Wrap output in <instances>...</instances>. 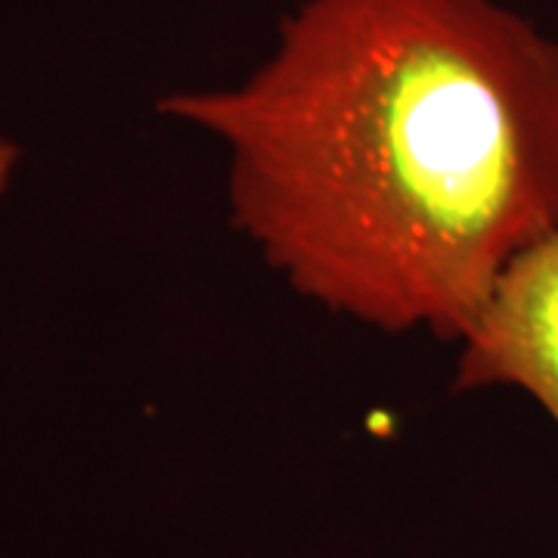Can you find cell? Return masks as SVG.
<instances>
[{
    "label": "cell",
    "mask_w": 558,
    "mask_h": 558,
    "mask_svg": "<svg viewBox=\"0 0 558 558\" xmlns=\"http://www.w3.org/2000/svg\"><path fill=\"white\" fill-rule=\"evenodd\" d=\"M159 112L223 146L299 295L391 336L459 341L558 236V40L497 0H304L248 78Z\"/></svg>",
    "instance_id": "cell-1"
},
{
    "label": "cell",
    "mask_w": 558,
    "mask_h": 558,
    "mask_svg": "<svg viewBox=\"0 0 558 558\" xmlns=\"http://www.w3.org/2000/svg\"><path fill=\"white\" fill-rule=\"evenodd\" d=\"M16 165H20V146H16L10 137H3V134H0V196L7 193V186H10V180H13Z\"/></svg>",
    "instance_id": "cell-3"
},
{
    "label": "cell",
    "mask_w": 558,
    "mask_h": 558,
    "mask_svg": "<svg viewBox=\"0 0 558 558\" xmlns=\"http://www.w3.org/2000/svg\"><path fill=\"white\" fill-rule=\"evenodd\" d=\"M453 388H515L558 428V236L527 248L457 341Z\"/></svg>",
    "instance_id": "cell-2"
}]
</instances>
